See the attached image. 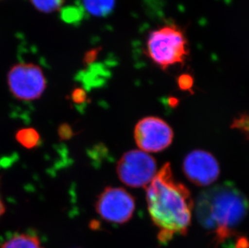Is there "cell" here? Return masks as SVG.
Instances as JSON below:
<instances>
[{
  "label": "cell",
  "mask_w": 249,
  "mask_h": 248,
  "mask_svg": "<svg viewBox=\"0 0 249 248\" xmlns=\"http://www.w3.org/2000/svg\"><path fill=\"white\" fill-rule=\"evenodd\" d=\"M148 213L159 229L158 239L165 244L175 235H184L191 226L193 200L188 188L174 178L165 163L147 188Z\"/></svg>",
  "instance_id": "1"
},
{
  "label": "cell",
  "mask_w": 249,
  "mask_h": 248,
  "mask_svg": "<svg viewBox=\"0 0 249 248\" xmlns=\"http://www.w3.org/2000/svg\"><path fill=\"white\" fill-rule=\"evenodd\" d=\"M249 206L241 191L231 183L205 190L197 197L195 211L205 229L214 234L217 245L236 235L235 229L247 215Z\"/></svg>",
  "instance_id": "2"
},
{
  "label": "cell",
  "mask_w": 249,
  "mask_h": 248,
  "mask_svg": "<svg viewBox=\"0 0 249 248\" xmlns=\"http://www.w3.org/2000/svg\"><path fill=\"white\" fill-rule=\"evenodd\" d=\"M145 54L163 71L182 65L190 54L185 31L174 24H165L151 31L146 40Z\"/></svg>",
  "instance_id": "3"
},
{
  "label": "cell",
  "mask_w": 249,
  "mask_h": 248,
  "mask_svg": "<svg viewBox=\"0 0 249 248\" xmlns=\"http://www.w3.org/2000/svg\"><path fill=\"white\" fill-rule=\"evenodd\" d=\"M7 82L14 98L23 102L37 100L47 87L44 71L33 63H19L12 66L7 73Z\"/></svg>",
  "instance_id": "4"
},
{
  "label": "cell",
  "mask_w": 249,
  "mask_h": 248,
  "mask_svg": "<svg viewBox=\"0 0 249 248\" xmlns=\"http://www.w3.org/2000/svg\"><path fill=\"white\" fill-rule=\"evenodd\" d=\"M116 173L124 184L132 188L148 186L157 174L155 159L141 150L125 152L118 161Z\"/></svg>",
  "instance_id": "5"
},
{
  "label": "cell",
  "mask_w": 249,
  "mask_h": 248,
  "mask_svg": "<svg viewBox=\"0 0 249 248\" xmlns=\"http://www.w3.org/2000/svg\"><path fill=\"white\" fill-rule=\"evenodd\" d=\"M136 201L127 190L120 187H107L97 197L94 209L107 223L123 224L132 218Z\"/></svg>",
  "instance_id": "6"
},
{
  "label": "cell",
  "mask_w": 249,
  "mask_h": 248,
  "mask_svg": "<svg viewBox=\"0 0 249 248\" xmlns=\"http://www.w3.org/2000/svg\"><path fill=\"white\" fill-rule=\"evenodd\" d=\"M134 137L141 151L161 152L171 144L174 131L169 124L160 118L149 116L137 123L135 127Z\"/></svg>",
  "instance_id": "7"
},
{
  "label": "cell",
  "mask_w": 249,
  "mask_h": 248,
  "mask_svg": "<svg viewBox=\"0 0 249 248\" xmlns=\"http://www.w3.org/2000/svg\"><path fill=\"white\" fill-rule=\"evenodd\" d=\"M184 174L191 182L198 186H207L218 179L219 164L213 155L202 150L190 152L182 164Z\"/></svg>",
  "instance_id": "8"
},
{
  "label": "cell",
  "mask_w": 249,
  "mask_h": 248,
  "mask_svg": "<svg viewBox=\"0 0 249 248\" xmlns=\"http://www.w3.org/2000/svg\"><path fill=\"white\" fill-rule=\"evenodd\" d=\"M1 248H43L38 236L30 233L12 235L2 244Z\"/></svg>",
  "instance_id": "9"
},
{
  "label": "cell",
  "mask_w": 249,
  "mask_h": 248,
  "mask_svg": "<svg viewBox=\"0 0 249 248\" xmlns=\"http://www.w3.org/2000/svg\"><path fill=\"white\" fill-rule=\"evenodd\" d=\"M85 9L94 17H105L115 7V0H83Z\"/></svg>",
  "instance_id": "10"
},
{
  "label": "cell",
  "mask_w": 249,
  "mask_h": 248,
  "mask_svg": "<svg viewBox=\"0 0 249 248\" xmlns=\"http://www.w3.org/2000/svg\"><path fill=\"white\" fill-rule=\"evenodd\" d=\"M15 138L19 145L28 150L36 148L40 141V134L33 127L19 129L17 131Z\"/></svg>",
  "instance_id": "11"
},
{
  "label": "cell",
  "mask_w": 249,
  "mask_h": 248,
  "mask_svg": "<svg viewBox=\"0 0 249 248\" xmlns=\"http://www.w3.org/2000/svg\"><path fill=\"white\" fill-rule=\"evenodd\" d=\"M66 0H31L33 6L41 12L51 13L60 9Z\"/></svg>",
  "instance_id": "12"
},
{
  "label": "cell",
  "mask_w": 249,
  "mask_h": 248,
  "mask_svg": "<svg viewBox=\"0 0 249 248\" xmlns=\"http://www.w3.org/2000/svg\"><path fill=\"white\" fill-rule=\"evenodd\" d=\"M231 128L240 131L249 138V113H245L233 120Z\"/></svg>",
  "instance_id": "13"
},
{
  "label": "cell",
  "mask_w": 249,
  "mask_h": 248,
  "mask_svg": "<svg viewBox=\"0 0 249 248\" xmlns=\"http://www.w3.org/2000/svg\"><path fill=\"white\" fill-rule=\"evenodd\" d=\"M178 85L181 89H185V90L190 89L193 86V78L191 75H181L178 78Z\"/></svg>",
  "instance_id": "14"
},
{
  "label": "cell",
  "mask_w": 249,
  "mask_h": 248,
  "mask_svg": "<svg viewBox=\"0 0 249 248\" xmlns=\"http://www.w3.org/2000/svg\"><path fill=\"white\" fill-rule=\"evenodd\" d=\"M58 133L61 138H69V137H71L72 131L70 128V126L64 125L63 126H61V129H59Z\"/></svg>",
  "instance_id": "15"
},
{
  "label": "cell",
  "mask_w": 249,
  "mask_h": 248,
  "mask_svg": "<svg viewBox=\"0 0 249 248\" xmlns=\"http://www.w3.org/2000/svg\"><path fill=\"white\" fill-rule=\"evenodd\" d=\"M6 212V206H5L4 201H2L1 195H0V218Z\"/></svg>",
  "instance_id": "16"
}]
</instances>
